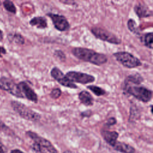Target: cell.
<instances>
[{"instance_id": "1", "label": "cell", "mask_w": 153, "mask_h": 153, "mask_svg": "<svg viewBox=\"0 0 153 153\" xmlns=\"http://www.w3.org/2000/svg\"><path fill=\"white\" fill-rule=\"evenodd\" d=\"M71 52L77 59L95 65H102L108 60L107 57L105 54L87 48L74 47L71 50Z\"/></svg>"}, {"instance_id": "2", "label": "cell", "mask_w": 153, "mask_h": 153, "mask_svg": "<svg viewBox=\"0 0 153 153\" xmlns=\"http://www.w3.org/2000/svg\"><path fill=\"white\" fill-rule=\"evenodd\" d=\"M10 104L13 110L18 114L20 117L26 120L37 122L41 118L40 114L34 111L23 103L17 100H11Z\"/></svg>"}, {"instance_id": "3", "label": "cell", "mask_w": 153, "mask_h": 153, "mask_svg": "<svg viewBox=\"0 0 153 153\" xmlns=\"http://www.w3.org/2000/svg\"><path fill=\"white\" fill-rule=\"evenodd\" d=\"M124 88L127 93L143 102H149L152 96V91L142 86H133L125 84Z\"/></svg>"}, {"instance_id": "4", "label": "cell", "mask_w": 153, "mask_h": 153, "mask_svg": "<svg viewBox=\"0 0 153 153\" xmlns=\"http://www.w3.org/2000/svg\"><path fill=\"white\" fill-rule=\"evenodd\" d=\"M113 55L115 57L116 60L124 67L134 68L142 65L139 59L128 52H117L114 53Z\"/></svg>"}, {"instance_id": "5", "label": "cell", "mask_w": 153, "mask_h": 153, "mask_svg": "<svg viewBox=\"0 0 153 153\" xmlns=\"http://www.w3.org/2000/svg\"><path fill=\"white\" fill-rule=\"evenodd\" d=\"M0 89L8 92L17 98H25L19 88L18 84L15 83L13 80L7 77H0Z\"/></svg>"}, {"instance_id": "6", "label": "cell", "mask_w": 153, "mask_h": 153, "mask_svg": "<svg viewBox=\"0 0 153 153\" xmlns=\"http://www.w3.org/2000/svg\"><path fill=\"white\" fill-rule=\"evenodd\" d=\"M91 32L95 37L103 41L115 44H119L121 42L120 39L116 35L102 27L97 26L92 27L91 28Z\"/></svg>"}, {"instance_id": "7", "label": "cell", "mask_w": 153, "mask_h": 153, "mask_svg": "<svg viewBox=\"0 0 153 153\" xmlns=\"http://www.w3.org/2000/svg\"><path fill=\"white\" fill-rule=\"evenodd\" d=\"M26 134L33 140L42 149L50 153H58L57 150L53 145V144L47 139L39 136L37 133L32 131H27Z\"/></svg>"}, {"instance_id": "8", "label": "cell", "mask_w": 153, "mask_h": 153, "mask_svg": "<svg viewBox=\"0 0 153 153\" xmlns=\"http://www.w3.org/2000/svg\"><path fill=\"white\" fill-rule=\"evenodd\" d=\"M65 75L67 78L73 83L77 82L82 84H86L93 82L95 80L94 76L78 71H71L68 72Z\"/></svg>"}, {"instance_id": "9", "label": "cell", "mask_w": 153, "mask_h": 153, "mask_svg": "<svg viewBox=\"0 0 153 153\" xmlns=\"http://www.w3.org/2000/svg\"><path fill=\"white\" fill-rule=\"evenodd\" d=\"M50 75L53 79L57 81L58 83L63 87L70 88H78V86L75 83H73L69 81L66 76V75H65L63 72L57 66H54L51 69L50 71Z\"/></svg>"}, {"instance_id": "10", "label": "cell", "mask_w": 153, "mask_h": 153, "mask_svg": "<svg viewBox=\"0 0 153 153\" xmlns=\"http://www.w3.org/2000/svg\"><path fill=\"white\" fill-rule=\"evenodd\" d=\"M47 16L51 19L54 27L57 30L64 32L69 29L70 24L64 16L51 13H47Z\"/></svg>"}, {"instance_id": "11", "label": "cell", "mask_w": 153, "mask_h": 153, "mask_svg": "<svg viewBox=\"0 0 153 153\" xmlns=\"http://www.w3.org/2000/svg\"><path fill=\"white\" fill-rule=\"evenodd\" d=\"M18 85L25 97L35 103H38V98L36 93L26 81H20L18 83Z\"/></svg>"}, {"instance_id": "12", "label": "cell", "mask_w": 153, "mask_h": 153, "mask_svg": "<svg viewBox=\"0 0 153 153\" xmlns=\"http://www.w3.org/2000/svg\"><path fill=\"white\" fill-rule=\"evenodd\" d=\"M102 136L104 140L111 146H114L117 143V140L118 137V133L115 131L103 130L101 132Z\"/></svg>"}, {"instance_id": "13", "label": "cell", "mask_w": 153, "mask_h": 153, "mask_svg": "<svg viewBox=\"0 0 153 153\" xmlns=\"http://www.w3.org/2000/svg\"><path fill=\"white\" fill-rule=\"evenodd\" d=\"M32 26H35L38 29H45L47 27V20L42 16H37L32 18L29 21Z\"/></svg>"}, {"instance_id": "14", "label": "cell", "mask_w": 153, "mask_h": 153, "mask_svg": "<svg viewBox=\"0 0 153 153\" xmlns=\"http://www.w3.org/2000/svg\"><path fill=\"white\" fill-rule=\"evenodd\" d=\"M78 99L81 103L85 106H91L93 104L94 99L87 91L82 90L80 91L78 94Z\"/></svg>"}, {"instance_id": "15", "label": "cell", "mask_w": 153, "mask_h": 153, "mask_svg": "<svg viewBox=\"0 0 153 153\" xmlns=\"http://www.w3.org/2000/svg\"><path fill=\"white\" fill-rule=\"evenodd\" d=\"M113 148L115 151L122 153H134L135 152V149L133 146L121 142H117Z\"/></svg>"}, {"instance_id": "16", "label": "cell", "mask_w": 153, "mask_h": 153, "mask_svg": "<svg viewBox=\"0 0 153 153\" xmlns=\"http://www.w3.org/2000/svg\"><path fill=\"white\" fill-rule=\"evenodd\" d=\"M134 11L137 14V16L140 18L146 17L153 15L152 13H151L149 10L148 7L145 5L142 4L140 3L136 5V6L134 7Z\"/></svg>"}, {"instance_id": "17", "label": "cell", "mask_w": 153, "mask_h": 153, "mask_svg": "<svg viewBox=\"0 0 153 153\" xmlns=\"http://www.w3.org/2000/svg\"><path fill=\"white\" fill-rule=\"evenodd\" d=\"M142 41L146 47L149 48L153 49V32L145 34L142 36Z\"/></svg>"}, {"instance_id": "18", "label": "cell", "mask_w": 153, "mask_h": 153, "mask_svg": "<svg viewBox=\"0 0 153 153\" xmlns=\"http://www.w3.org/2000/svg\"><path fill=\"white\" fill-rule=\"evenodd\" d=\"M8 36V39H11V41L14 42L17 45H23L25 42V40L24 37L19 33H14V34H10Z\"/></svg>"}, {"instance_id": "19", "label": "cell", "mask_w": 153, "mask_h": 153, "mask_svg": "<svg viewBox=\"0 0 153 153\" xmlns=\"http://www.w3.org/2000/svg\"><path fill=\"white\" fill-rule=\"evenodd\" d=\"M2 5L4 8L9 13H13L14 14H16L17 9L15 5L12 1L9 0H5L2 2Z\"/></svg>"}, {"instance_id": "20", "label": "cell", "mask_w": 153, "mask_h": 153, "mask_svg": "<svg viewBox=\"0 0 153 153\" xmlns=\"http://www.w3.org/2000/svg\"><path fill=\"white\" fill-rule=\"evenodd\" d=\"M143 81V78L139 74H134L128 76L126 80L125 81L126 82H131L134 84H138L140 83Z\"/></svg>"}, {"instance_id": "21", "label": "cell", "mask_w": 153, "mask_h": 153, "mask_svg": "<svg viewBox=\"0 0 153 153\" xmlns=\"http://www.w3.org/2000/svg\"><path fill=\"white\" fill-rule=\"evenodd\" d=\"M87 88L90 90H91L97 96H100L105 94V91L103 88L96 85H91L87 86Z\"/></svg>"}, {"instance_id": "22", "label": "cell", "mask_w": 153, "mask_h": 153, "mask_svg": "<svg viewBox=\"0 0 153 153\" xmlns=\"http://www.w3.org/2000/svg\"><path fill=\"white\" fill-rule=\"evenodd\" d=\"M54 56L61 62H65L66 60V54L60 50H56L54 51Z\"/></svg>"}, {"instance_id": "23", "label": "cell", "mask_w": 153, "mask_h": 153, "mask_svg": "<svg viewBox=\"0 0 153 153\" xmlns=\"http://www.w3.org/2000/svg\"><path fill=\"white\" fill-rule=\"evenodd\" d=\"M127 26H128V29L134 33H136V34H139V30L136 26V23L134 20H133L132 19H129L128 21V23H127Z\"/></svg>"}, {"instance_id": "24", "label": "cell", "mask_w": 153, "mask_h": 153, "mask_svg": "<svg viewBox=\"0 0 153 153\" xmlns=\"http://www.w3.org/2000/svg\"><path fill=\"white\" fill-rule=\"evenodd\" d=\"M62 94V91L59 88H54L50 92V96L53 99H57L60 97Z\"/></svg>"}, {"instance_id": "25", "label": "cell", "mask_w": 153, "mask_h": 153, "mask_svg": "<svg viewBox=\"0 0 153 153\" xmlns=\"http://www.w3.org/2000/svg\"><path fill=\"white\" fill-rule=\"evenodd\" d=\"M0 130H2L3 131H5V132H8L9 131H11L10 130V129L8 128V126H7L5 125V124L0 119Z\"/></svg>"}, {"instance_id": "26", "label": "cell", "mask_w": 153, "mask_h": 153, "mask_svg": "<svg viewBox=\"0 0 153 153\" xmlns=\"http://www.w3.org/2000/svg\"><path fill=\"white\" fill-rule=\"evenodd\" d=\"M116 120H115V118H109L108 120V121H107V123H106V125L107 126H112V125H114V124H115V123H116Z\"/></svg>"}, {"instance_id": "27", "label": "cell", "mask_w": 153, "mask_h": 153, "mask_svg": "<svg viewBox=\"0 0 153 153\" xmlns=\"http://www.w3.org/2000/svg\"><path fill=\"white\" fill-rule=\"evenodd\" d=\"M61 3H63V4H69V5H77L76 3L74 1H59Z\"/></svg>"}, {"instance_id": "28", "label": "cell", "mask_w": 153, "mask_h": 153, "mask_svg": "<svg viewBox=\"0 0 153 153\" xmlns=\"http://www.w3.org/2000/svg\"><path fill=\"white\" fill-rule=\"evenodd\" d=\"M6 53H7L6 49L2 46H0V57H2V55L5 54Z\"/></svg>"}, {"instance_id": "29", "label": "cell", "mask_w": 153, "mask_h": 153, "mask_svg": "<svg viewBox=\"0 0 153 153\" xmlns=\"http://www.w3.org/2000/svg\"><path fill=\"white\" fill-rule=\"evenodd\" d=\"M10 153H25L23 151H22L21 150L19 149H14L11 151Z\"/></svg>"}, {"instance_id": "30", "label": "cell", "mask_w": 153, "mask_h": 153, "mask_svg": "<svg viewBox=\"0 0 153 153\" xmlns=\"http://www.w3.org/2000/svg\"><path fill=\"white\" fill-rule=\"evenodd\" d=\"M4 35H3V32L1 29H0V42L3 40Z\"/></svg>"}, {"instance_id": "31", "label": "cell", "mask_w": 153, "mask_h": 153, "mask_svg": "<svg viewBox=\"0 0 153 153\" xmlns=\"http://www.w3.org/2000/svg\"><path fill=\"white\" fill-rule=\"evenodd\" d=\"M63 153H76L75 152H74V151H69V150H67V151H64Z\"/></svg>"}, {"instance_id": "32", "label": "cell", "mask_w": 153, "mask_h": 153, "mask_svg": "<svg viewBox=\"0 0 153 153\" xmlns=\"http://www.w3.org/2000/svg\"><path fill=\"white\" fill-rule=\"evenodd\" d=\"M0 153H5L3 148H2V146L0 145Z\"/></svg>"}, {"instance_id": "33", "label": "cell", "mask_w": 153, "mask_h": 153, "mask_svg": "<svg viewBox=\"0 0 153 153\" xmlns=\"http://www.w3.org/2000/svg\"><path fill=\"white\" fill-rule=\"evenodd\" d=\"M151 112H152V114H153V105H152L151 106Z\"/></svg>"}, {"instance_id": "34", "label": "cell", "mask_w": 153, "mask_h": 153, "mask_svg": "<svg viewBox=\"0 0 153 153\" xmlns=\"http://www.w3.org/2000/svg\"><path fill=\"white\" fill-rule=\"evenodd\" d=\"M1 5V1H0V6Z\"/></svg>"}]
</instances>
